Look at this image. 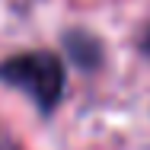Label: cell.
I'll return each mask as SVG.
<instances>
[{"mask_svg": "<svg viewBox=\"0 0 150 150\" xmlns=\"http://www.w3.org/2000/svg\"><path fill=\"white\" fill-rule=\"evenodd\" d=\"M0 80L23 90L26 96L35 99V105L42 112L54 109L64 90V67L54 54L48 51H29V54H16L0 64Z\"/></svg>", "mask_w": 150, "mask_h": 150, "instance_id": "cell-1", "label": "cell"}]
</instances>
